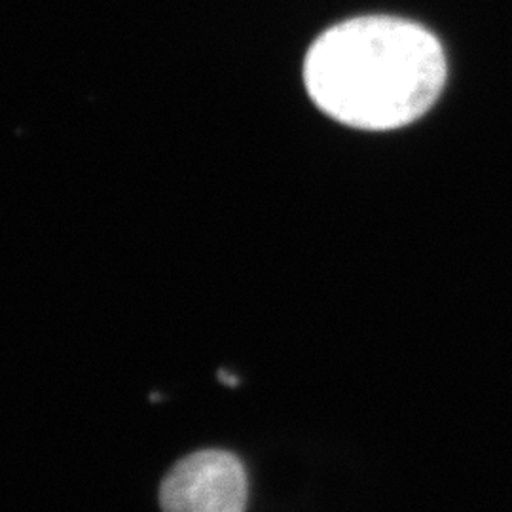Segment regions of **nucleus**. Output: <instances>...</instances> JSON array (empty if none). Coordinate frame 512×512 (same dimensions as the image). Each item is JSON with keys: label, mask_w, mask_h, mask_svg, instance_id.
Masks as SVG:
<instances>
[{"label": "nucleus", "mask_w": 512, "mask_h": 512, "mask_svg": "<svg viewBox=\"0 0 512 512\" xmlns=\"http://www.w3.org/2000/svg\"><path fill=\"white\" fill-rule=\"evenodd\" d=\"M247 473L238 456L202 450L181 459L164 478V512H245Z\"/></svg>", "instance_id": "nucleus-2"}, {"label": "nucleus", "mask_w": 512, "mask_h": 512, "mask_svg": "<svg viewBox=\"0 0 512 512\" xmlns=\"http://www.w3.org/2000/svg\"><path fill=\"white\" fill-rule=\"evenodd\" d=\"M439 38L414 21L348 19L311 44L304 84L311 101L349 128H404L431 109L446 84Z\"/></svg>", "instance_id": "nucleus-1"}]
</instances>
